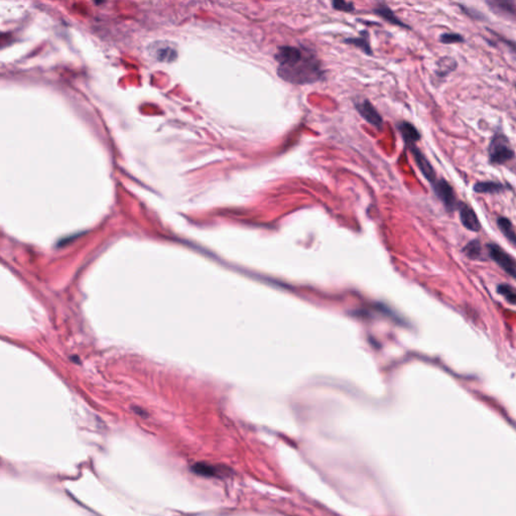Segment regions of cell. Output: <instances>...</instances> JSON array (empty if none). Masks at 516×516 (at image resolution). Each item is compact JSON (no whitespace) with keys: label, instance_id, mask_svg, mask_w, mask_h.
I'll use <instances>...</instances> for the list:
<instances>
[{"label":"cell","instance_id":"cell-14","mask_svg":"<svg viewBox=\"0 0 516 516\" xmlns=\"http://www.w3.org/2000/svg\"><path fill=\"white\" fill-rule=\"evenodd\" d=\"M497 292L500 293L509 304L516 306V290L513 289L511 286L506 284L499 285L497 287Z\"/></svg>","mask_w":516,"mask_h":516},{"label":"cell","instance_id":"cell-19","mask_svg":"<svg viewBox=\"0 0 516 516\" xmlns=\"http://www.w3.org/2000/svg\"><path fill=\"white\" fill-rule=\"evenodd\" d=\"M165 53L168 54H176V52L174 51V49H172L171 47H157V58L159 60V61H171L170 58L165 55Z\"/></svg>","mask_w":516,"mask_h":516},{"label":"cell","instance_id":"cell-9","mask_svg":"<svg viewBox=\"0 0 516 516\" xmlns=\"http://www.w3.org/2000/svg\"><path fill=\"white\" fill-rule=\"evenodd\" d=\"M507 187L497 181H480L474 186V191L479 194H496L506 190Z\"/></svg>","mask_w":516,"mask_h":516},{"label":"cell","instance_id":"cell-10","mask_svg":"<svg viewBox=\"0 0 516 516\" xmlns=\"http://www.w3.org/2000/svg\"><path fill=\"white\" fill-rule=\"evenodd\" d=\"M497 225L500 229V231L503 233V235L513 244L516 246V232L514 231L513 225L510 222L509 219L505 217H499L497 219Z\"/></svg>","mask_w":516,"mask_h":516},{"label":"cell","instance_id":"cell-20","mask_svg":"<svg viewBox=\"0 0 516 516\" xmlns=\"http://www.w3.org/2000/svg\"><path fill=\"white\" fill-rule=\"evenodd\" d=\"M333 7L337 10L341 11H352L354 10V5L351 2H346V1H334L333 2Z\"/></svg>","mask_w":516,"mask_h":516},{"label":"cell","instance_id":"cell-5","mask_svg":"<svg viewBox=\"0 0 516 516\" xmlns=\"http://www.w3.org/2000/svg\"><path fill=\"white\" fill-rule=\"evenodd\" d=\"M357 111L362 116V118L367 121L372 126L381 129L382 125H383V119H382L381 115L378 113V111L375 109V107L368 101V100H363V101H359L355 105Z\"/></svg>","mask_w":516,"mask_h":516},{"label":"cell","instance_id":"cell-18","mask_svg":"<svg viewBox=\"0 0 516 516\" xmlns=\"http://www.w3.org/2000/svg\"><path fill=\"white\" fill-rule=\"evenodd\" d=\"M440 40L442 43L444 44H459V43H464L465 40L464 38L459 35V33H456V32H447V33H443V35L440 37Z\"/></svg>","mask_w":516,"mask_h":516},{"label":"cell","instance_id":"cell-11","mask_svg":"<svg viewBox=\"0 0 516 516\" xmlns=\"http://www.w3.org/2000/svg\"><path fill=\"white\" fill-rule=\"evenodd\" d=\"M375 12H376L377 14H379V15L381 16V18H383L384 20H386L388 22H390V23H392V24L399 25V26H403V27H408V26H407L406 24H404L401 20H398V19L396 18V15L392 12V10H391L388 6H386V5H384V4H382V5H380L379 7H377V8L375 9Z\"/></svg>","mask_w":516,"mask_h":516},{"label":"cell","instance_id":"cell-21","mask_svg":"<svg viewBox=\"0 0 516 516\" xmlns=\"http://www.w3.org/2000/svg\"><path fill=\"white\" fill-rule=\"evenodd\" d=\"M493 32H494V31H493ZM494 35L499 39V41H501L504 45H506L508 46V48H510L513 53L516 54V43H514V42H512V41H510V40L504 39V38H502V37H500V36H498V35H496L495 32H494Z\"/></svg>","mask_w":516,"mask_h":516},{"label":"cell","instance_id":"cell-1","mask_svg":"<svg viewBox=\"0 0 516 516\" xmlns=\"http://www.w3.org/2000/svg\"><path fill=\"white\" fill-rule=\"evenodd\" d=\"M277 75L295 85L311 84L322 79L324 71L317 56L305 47L284 45L277 49Z\"/></svg>","mask_w":516,"mask_h":516},{"label":"cell","instance_id":"cell-7","mask_svg":"<svg viewBox=\"0 0 516 516\" xmlns=\"http://www.w3.org/2000/svg\"><path fill=\"white\" fill-rule=\"evenodd\" d=\"M460 219L463 226L473 232H478L481 229V223L477 217L475 211L464 203H460Z\"/></svg>","mask_w":516,"mask_h":516},{"label":"cell","instance_id":"cell-4","mask_svg":"<svg viewBox=\"0 0 516 516\" xmlns=\"http://www.w3.org/2000/svg\"><path fill=\"white\" fill-rule=\"evenodd\" d=\"M488 252L490 257L503 270L516 279V261L507 252L496 244H488Z\"/></svg>","mask_w":516,"mask_h":516},{"label":"cell","instance_id":"cell-8","mask_svg":"<svg viewBox=\"0 0 516 516\" xmlns=\"http://www.w3.org/2000/svg\"><path fill=\"white\" fill-rule=\"evenodd\" d=\"M398 130L402 133L403 138L407 147L415 145V143L421 139V135H420L419 130L409 122L403 121L399 123Z\"/></svg>","mask_w":516,"mask_h":516},{"label":"cell","instance_id":"cell-15","mask_svg":"<svg viewBox=\"0 0 516 516\" xmlns=\"http://www.w3.org/2000/svg\"><path fill=\"white\" fill-rule=\"evenodd\" d=\"M481 243L478 240H473L469 242L464 248V252L471 259H477L481 255Z\"/></svg>","mask_w":516,"mask_h":516},{"label":"cell","instance_id":"cell-17","mask_svg":"<svg viewBox=\"0 0 516 516\" xmlns=\"http://www.w3.org/2000/svg\"><path fill=\"white\" fill-rule=\"evenodd\" d=\"M346 43L347 44H352V45L360 47L361 49H363V51L366 54H369V55L372 54L371 46L369 45V42H368L367 38L360 37V38H355V39H348V40H346Z\"/></svg>","mask_w":516,"mask_h":516},{"label":"cell","instance_id":"cell-12","mask_svg":"<svg viewBox=\"0 0 516 516\" xmlns=\"http://www.w3.org/2000/svg\"><path fill=\"white\" fill-rule=\"evenodd\" d=\"M457 67H458V64L454 59L449 58V57L443 58L438 63L437 74L441 77H445L450 73H452L457 68Z\"/></svg>","mask_w":516,"mask_h":516},{"label":"cell","instance_id":"cell-6","mask_svg":"<svg viewBox=\"0 0 516 516\" xmlns=\"http://www.w3.org/2000/svg\"><path fill=\"white\" fill-rule=\"evenodd\" d=\"M408 148H409V151L411 152V154H412V156L414 157L415 163H417V165L419 166V169L422 172V174L425 176V178L430 182L431 185L434 184V182L438 179H437V174H436L434 168H432V165L430 164V162L428 161V159L425 157V155L417 147V145L409 146Z\"/></svg>","mask_w":516,"mask_h":516},{"label":"cell","instance_id":"cell-3","mask_svg":"<svg viewBox=\"0 0 516 516\" xmlns=\"http://www.w3.org/2000/svg\"><path fill=\"white\" fill-rule=\"evenodd\" d=\"M432 189H434L436 196L441 200V202L448 212H453L459 208L460 203L458 202L455 191L446 179H437L432 184Z\"/></svg>","mask_w":516,"mask_h":516},{"label":"cell","instance_id":"cell-2","mask_svg":"<svg viewBox=\"0 0 516 516\" xmlns=\"http://www.w3.org/2000/svg\"><path fill=\"white\" fill-rule=\"evenodd\" d=\"M488 154L492 164H504L515 157V152L508 137L501 132L496 133L492 137Z\"/></svg>","mask_w":516,"mask_h":516},{"label":"cell","instance_id":"cell-13","mask_svg":"<svg viewBox=\"0 0 516 516\" xmlns=\"http://www.w3.org/2000/svg\"><path fill=\"white\" fill-rule=\"evenodd\" d=\"M491 9H493L497 13H504L508 15H513L516 13V6L513 2L508 1H491L487 2Z\"/></svg>","mask_w":516,"mask_h":516},{"label":"cell","instance_id":"cell-16","mask_svg":"<svg viewBox=\"0 0 516 516\" xmlns=\"http://www.w3.org/2000/svg\"><path fill=\"white\" fill-rule=\"evenodd\" d=\"M193 471L199 475L207 476V477H213V476L217 475V471H216L214 467H212V466L210 465L202 464V463L193 466Z\"/></svg>","mask_w":516,"mask_h":516}]
</instances>
